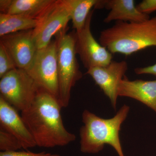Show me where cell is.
Listing matches in <instances>:
<instances>
[{
  "instance_id": "cell-17",
  "label": "cell",
  "mask_w": 156,
  "mask_h": 156,
  "mask_svg": "<svg viewBox=\"0 0 156 156\" xmlns=\"http://www.w3.org/2000/svg\"><path fill=\"white\" fill-rule=\"evenodd\" d=\"M23 148L19 140L13 134L0 128V150L2 151H14Z\"/></svg>"
},
{
  "instance_id": "cell-5",
  "label": "cell",
  "mask_w": 156,
  "mask_h": 156,
  "mask_svg": "<svg viewBox=\"0 0 156 156\" xmlns=\"http://www.w3.org/2000/svg\"><path fill=\"white\" fill-rule=\"evenodd\" d=\"M40 88L25 70L17 68L1 78L0 96L22 112L31 105Z\"/></svg>"
},
{
  "instance_id": "cell-10",
  "label": "cell",
  "mask_w": 156,
  "mask_h": 156,
  "mask_svg": "<svg viewBox=\"0 0 156 156\" xmlns=\"http://www.w3.org/2000/svg\"><path fill=\"white\" fill-rule=\"evenodd\" d=\"M33 30L22 31L0 37V44L11 55L17 68L27 69L37 51L34 38Z\"/></svg>"
},
{
  "instance_id": "cell-3",
  "label": "cell",
  "mask_w": 156,
  "mask_h": 156,
  "mask_svg": "<svg viewBox=\"0 0 156 156\" xmlns=\"http://www.w3.org/2000/svg\"><path fill=\"white\" fill-rule=\"evenodd\" d=\"M99 41L112 54L126 56L156 47V16L142 22L117 21L101 31Z\"/></svg>"
},
{
  "instance_id": "cell-22",
  "label": "cell",
  "mask_w": 156,
  "mask_h": 156,
  "mask_svg": "<svg viewBox=\"0 0 156 156\" xmlns=\"http://www.w3.org/2000/svg\"><path fill=\"white\" fill-rule=\"evenodd\" d=\"M12 0H1L0 1V11L1 14H6L8 13Z\"/></svg>"
},
{
  "instance_id": "cell-14",
  "label": "cell",
  "mask_w": 156,
  "mask_h": 156,
  "mask_svg": "<svg viewBox=\"0 0 156 156\" xmlns=\"http://www.w3.org/2000/svg\"><path fill=\"white\" fill-rule=\"evenodd\" d=\"M55 0H12L6 14H18L39 19Z\"/></svg>"
},
{
  "instance_id": "cell-21",
  "label": "cell",
  "mask_w": 156,
  "mask_h": 156,
  "mask_svg": "<svg viewBox=\"0 0 156 156\" xmlns=\"http://www.w3.org/2000/svg\"><path fill=\"white\" fill-rule=\"evenodd\" d=\"M134 72L137 75H152L156 77V63L150 66L136 68L134 69Z\"/></svg>"
},
{
  "instance_id": "cell-4",
  "label": "cell",
  "mask_w": 156,
  "mask_h": 156,
  "mask_svg": "<svg viewBox=\"0 0 156 156\" xmlns=\"http://www.w3.org/2000/svg\"><path fill=\"white\" fill-rule=\"evenodd\" d=\"M67 29L55 36L59 85L58 101L62 108L68 106L72 89L83 76L76 58L74 33H67Z\"/></svg>"
},
{
  "instance_id": "cell-12",
  "label": "cell",
  "mask_w": 156,
  "mask_h": 156,
  "mask_svg": "<svg viewBox=\"0 0 156 156\" xmlns=\"http://www.w3.org/2000/svg\"><path fill=\"white\" fill-rule=\"evenodd\" d=\"M118 95L138 101L156 113V80H130L125 76L119 85Z\"/></svg>"
},
{
  "instance_id": "cell-2",
  "label": "cell",
  "mask_w": 156,
  "mask_h": 156,
  "mask_svg": "<svg viewBox=\"0 0 156 156\" xmlns=\"http://www.w3.org/2000/svg\"><path fill=\"white\" fill-rule=\"evenodd\" d=\"M129 111V106L124 105L114 116L105 119L85 110L82 114L84 125L80 130L81 152L87 154L98 153L108 144L114 148L119 156H125L119 133L122 124L127 118Z\"/></svg>"
},
{
  "instance_id": "cell-19",
  "label": "cell",
  "mask_w": 156,
  "mask_h": 156,
  "mask_svg": "<svg viewBox=\"0 0 156 156\" xmlns=\"http://www.w3.org/2000/svg\"><path fill=\"white\" fill-rule=\"evenodd\" d=\"M136 7L141 13L149 15L156 11V0H143Z\"/></svg>"
},
{
  "instance_id": "cell-11",
  "label": "cell",
  "mask_w": 156,
  "mask_h": 156,
  "mask_svg": "<svg viewBox=\"0 0 156 156\" xmlns=\"http://www.w3.org/2000/svg\"><path fill=\"white\" fill-rule=\"evenodd\" d=\"M0 128L17 137L24 149L37 146L32 135L17 110L1 96Z\"/></svg>"
},
{
  "instance_id": "cell-9",
  "label": "cell",
  "mask_w": 156,
  "mask_h": 156,
  "mask_svg": "<svg viewBox=\"0 0 156 156\" xmlns=\"http://www.w3.org/2000/svg\"><path fill=\"white\" fill-rule=\"evenodd\" d=\"M128 69L126 61H112L104 66L87 69V74L92 77L105 95L108 98L112 106L115 110L118 97V88Z\"/></svg>"
},
{
  "instance_id": "cell-16",
  "label": "cell",
  "mask_w": 156,
  "mask_h": 156,
  "mask_svg": "<svg viewBox=\"0 0 156 156\" xmlns=\"http://www.w3.org/2000/svg\"><path fill=\"white\" fill-rule=\"evenodd\" d=\"M69 11L73 28L79 31L83 27L87 17L99 0H63Z\"/></svg>"
},
{
  "instance_id": "cell-18",
  "label": "cell",
  "mask_w": 156,
  "mask_h": 156,
  "mask_svg": "<svg viewBox=\"0 0 156 156\" xmlns=\"http://www.w3.org/2000/svg\"><path fill=\"white\" fill-rule=\"evenodd\" d=\"M17 68L11 55L5 47L0 44V78Z\"/></svg>"
},
{
  "instance_id": "cell-7",
  "label": "cell",
  "mask_w": 156,
  "mask_h": 156,
  "mask_svg": "<svg viewBox=\"0 0 156 156\" xmlns=\"http://www.w3.org/2000/svg\"><path fill=\"white\" fill-rule=\"evenodd\" d=\"M93 12H90L82 30L74 32L76 53L87 69L106 66L112 61V54L95 40L91 32Z\"/></svg>"
},
{
  "instance_id": "cell-6",
  "label": "cell",
  "mask_w": 156,
  "mask_h": 156,
  "mask_svg": "<svg viewBox=\"0 0 156 156\" xmlns=\"http://www.w3.org/2000/svg\"><path fill=\"white\" fill-rule=\"evenodd\" d=\"M27 73L40 88L58 99L59 85L57 59V43L52 40L45 48L38 49Z\"/></svg>"
},
{
  "instance_id": "cell-8",
  "label": "cell",
  "mask_w": 156,
  "mask_h": 156,
  "mask_svg": "<svg viewBox=\"0 0 156 156\" xmlns=\"http://www.w3.org/2000/svg\"><path fill=\"white\" fill-rule=\"evenodd\" d=\"M39 20L37 26L33 30L34 38L38 50L48 46L53 37L67 29L71 18L63 0H55Z\"/></svg>"
},
{
  "instance_id": "cell-15",
  "label": "cell",
  "mask_w": 156,
  "mask_h": 156,
  "mask_svg": "<svg viewBox=\"0 0 156 156\" xmlns=\"http://www.w3.org/2000/svg\"><path fill=\"white\" fill-rule=\"evenodd\" d=\"M39 19L18 14L0 13V37L22 31L34 29Z\"/></svg>"
},
{
  "instance_id": "cell-1",
  "label": "cell",
  "mask_w": 156,
  "mask_h": 156,
  "mask_svg": "<svg viewBox=\"0 0 156 156\" xmlns=\"http://www.w3.org/2000/svg\"><path fill=\"white\" fill-rule=\"evenodd\" d=\"M61 108L56 97L40 88L31 105L21 112V116L37 146H64L75 140L76 135L63 125Z\"/></svg>"
},
{
  "instance_id": "cell-20",
  "label": "cell",
  "mask_w": 156,
  "mask_h": 156,
  "mask_svg": "<svg viewBox=\"0 0 156 156\" xmlns=\"http://www.w3.org/2000/svg\"><path fill=\"white\" fill-rule=\"evenodd\" d=\"M0 156H60L56 154L47 153L45 152L34 153L30 152L1 151Z\"/></svg>"
},
{
  "instance_id": "cell-13",
  "label": "cell",
  "mask_w": 156,
  "mask_h": 156,
  "mask_svg": "<svg viewBox=\"0 0 156 156\" xmlns=\"http://www.w3.org/2000/svg\"><path fill=\"white\" fill-rule=\"evenodd\" d=\"M98 8L110 11L104 19L103 22L106 23L114 20L142 22L150 18L149 15L141 13L137 9L134 0H100Z\"/></svg>"
}]
</instances>
